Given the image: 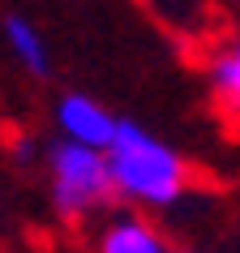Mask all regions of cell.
I'll use <instances>...</instances> for the list:
<instances>
[{"label":"cell","instance_id":"cell-3","mask_svg":"<svg viewBox=\"0 0 240 253\" xmlns=\"http://www.w3.org/2000/svg\"><path fill=\"white\" fill-rule=\"evenodd\" d=\"M52 120H56L60 142H73V146H86V150H107V142L120 125L116 112H107L86 90H65L52 107Z\"/></svg>","mask_w":240,"mask_h":253},{"label":"cell","instance_id":"cell-5","mask_svg":"<svg viewBox=\"0 0 240 253\" xmlns=\"http://www.w3.org/2000/svg\"><path fill=\"white\" fill-rule=\"evenodd\" d=\"M94 253H172V249H167L163 232L146 223L142 214H116L99 227Z\"/></svg>","mask_w":240,"mask_h":253},{"label":"cell","instance_id":"cell-2","mask_svg":"<svg viewBox=\"0 0 240 253\" xmlns=\"http://www.w3.org/2000/svg\"><path fill=\"white\" fill-rule=\"evenodd\" d=\"M47 198H52L56 214L69 223L103 211L112 202V176H107L103 150H86L56 137L47 146Z\"/></svg>","mask_w":240,"mask_h":253},{"label":"cell","instance_id":"cell-4","mask_svg":"<svg viewBox=\"0 0 240 253\" xmlns=\"http://www.w3.org/2000/svg\"><path fill=\"white\" fill-rule=\"evenodd\" d=\"M0 39H4V52L13 56V65L26 73V78H52V47H47V35H43L30 17L9 13L0 22Z\"/></svg>","mask_w":240,"mask_h":253},{"label":"cell","instance_id":"cell-6","mask_svg":"<svg viewBox=\"0 0 240 253\" xmlns=\"http://www.w3.org/2000/svg\"><path fill=\"white\" fill-rule=\"evenodd\" d=\"M206 86H210V99L223 107L227 116L240 120V35L236 39L219 43L206 60Z\"/></svg>","mask_w":240,"mask_h":253},{"label":"cell","instance_id":"cell-1","mask_svg":"<svg viewBox=\"0 0 240 253\" xmlns=\"http://www.w3.org/2000/svg\"><path fill=\"white\" fill-rule=\"evenodd\" d=\"M103 159H107V176H112V198L120 202H133L146 211H172L189 193L185 155L137 120L116 125Z\"/></svg>","mask_w":240,"mask_h":253}]
</instances>
